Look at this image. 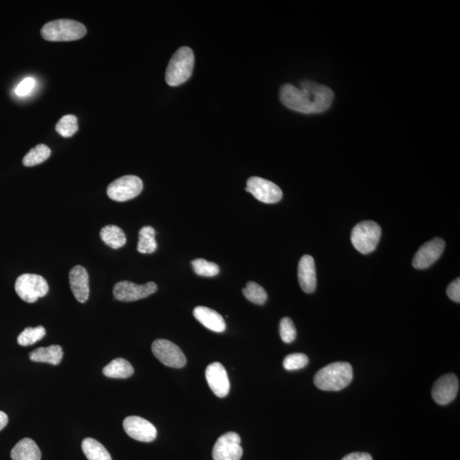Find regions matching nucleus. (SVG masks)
Returning <instances> with one entry per match:
<instances>
[{"label": "nucleus", "mask_w": 460, "mask_h": 460, "mask_svg": "<svg viewBox=\"0 0 460 460\" xmlns=\"http://www.w3.org/2000/svg\"><path fill=\"white\" fill-rule=\"evenodd\" d=\"M103 374L112 378H128L134 374V368L128 360L114 359L103 368Z\"/></svg>", "instance_id": "nucleus-21"}, {"label": "nucleus", "mask_w": 460, "mask_h": 460, "mask_svg": "<svg viewBox=\"0 0 460 460\" xmlns=\"http://www.w3.org/2000/svg\"><path fill=\"white\" fill-rule=\"evenodd\" d=\"M194 271L198 275L213 277L220 273V267L216 263L208 262L203 259H198L191 262Z\"/></svg>", "instance_id": "nucleus-29"}, {"label": "nucleus", "mask_w": 460, "mask_h": 460, "mask_svg": "<svg viewBox=\"0 0 460 460\" xmlns=\"http://www.w3.org/2000/svg\"><path fill=\"white\" fill-rule=\"evenodd\" d=\"M69 284L76 300L86 302L90 296L89 275L82 266H77L69 272Z\"/></svg>", "instance_id": "nucleus-16"}, {"label": "nucleus", "mask_w": 460, "mask_h": 460, "mask_svg": "<svg viewBox=\"0 0 460 460\" xmlns=\"http://www.w3.org/2000/svg\"><path fill=\"white\" fill-rule=\"evenodd\" d=\"M447 294L448 298L456 302H460V279H456L447 286Z\"/></svg>", "instance_id": "nucleus-33"}, {"label": "nucleus", "mask_w": 460, "mask_h": 460, "mask_svg": "<svg viewBox=\"0 0 460 460\" xmlns=\"http://www.w3.org/2000/svg\"><path fill=\"white\" fill-rule=\"evenodd\" d=\"M245 191L266 204L279 202L283 195L282 190L276 184L259 176H252L247 180Z\"/></svg>", "instance_id": "nucleus-9"}, {"label": "nucleus", "mask_w": 460, "mask_h": 460, "mask_svg": "<svg viewBox=\"0 0 460 460\" xmlns=\"http://www.w3.org/2000/svg\"><path fill=\"white\" fill-rule=\"evenodd\" d=\"M15 290L22 300L33 304L38 298L47 294L49 286L46 279L41 275L24 274L17 278Z\"/></svg>", "instance_id": "nucleus-6"}, {"label": "nucleus", "mask_w": 460, "mask_h": 460, "mask_svg": "<svg viewBox=\"0 0 460 460\" xmlns=\"http://www.w3.org/2000/svg\"><path fill=\"white\" fill-rule=\"evenodd\" d=\"M342 460H373V458L367 452H352L345 456Z\"/></svg>", "instance_id": "nucleus-34"}, {"label": "nucleus", "mask_w": 460, "mask_h": 460, "mask_svg": "<svg viewBox=\"0 0 460 460\" xmlns=\"http://www.w3.org/2000/svg\"><path fill=\"white\" fill-rule=\"evenodd\" d=\"M381 237V228L374 221H363L355 225L351 232V243L354 247L362 253L373 252Z\"/></svg>", "instance_id": "nucleus-5"}, {"label": "nucleus", "mask_w": 460, "mask_h": 460, "mask_svg": "<svg viewBox=\"0 0 460 460\" xmlns=\"http://www.w3.org/2000/svg\"><path fill=\"white\" fill-rule=\"evenodd\" d=\"M333 92L324 84L305 80L298 88L286 84L279 90V99L289 109L302 114H320L331 107Z\"/></svg>", "instance_id": "nucleus-1"}, {"label": "nucleus", "mask_w": 460, "mask_h": 460, "mask_svg": "<svg viewBox=\"0 0 460 460\" xmlns=\"http://www.w3.org/2000/svg\"><path fill=\"white\" fill-rule=\"evenodd\" d=\"M243 293L247 300L253 304L263 305L267 301L268 295L263 287L259 285L258 283L249 282L247 286L243 290Z\"/></svg>", "instance_id": "nucleus-26"}, {"label": "nucleus", "mask_w": 460, "mask_h": 460, "mask_svg": "<svg viewBox=\"0 0 460 460\" xmlns=\"http://www.w3.org/2000/svg\"><path fill=\"white\" fill-rule=\"evenodd\" d=\"M459 383L454 374L443 376L434 383L432 389V397L436 404L447 405L457 397Z\"/></svg>", "instance_id": "nucleus-14"}, {"label": "nucleus", "mask_w": 460, "mask_h": 460, "mask_svg": "<svg viewBox=\"0 0 460 460\" xmlns=\"http://www.w3.org/2000/svg\"><path fill=\"white\" fill-rule=\"evenodd\" d=\"M207 383L213 392L218 397L228 396L230 383L227 371L220 362H213L206 370Z\"/></svg>", "instance_id": "nucleus-15"}, {"label": "nucleus", "mask_w": 460, "mask_h": 460, "mask_svg": "<svg viewBox=\"0 0 460 460\" xmlns=\"http://www.w3.org/2000/svg\"><path fill=\"white\" fill-rule=\"evenodd\" d=\"M126 434L139 442L151 443L156 438L157 429L151 422L137 416H130L123 422Z\"/></svg>", "instance_id": "nucleus-12"}, {"label": "nucleus", "mask_w": 460, "mask_h": 460, "mask_svg": "<svg viewBox=\"0 0 460 460\" xmlns=\"http://www.w3.org/2000/svg\"><path fill=\"white\" fill-rule=\"evenodd\" d=\"M445 243L440 238H435L422 245L413 260V266L417 270H425L431 266L442 256Z\"/></svg>", "instance_id": "nucleus-13"}, {"label": "nucleus", "mask_w": 460, "mask_h": 460, "mask_svg": "<svg viewBox=\"0 0 460 460\" xmlns=\"http://www.w3.org/2000/svg\"><path fill=\"white\" fill-rule=\"evenodd\" d=\"M78 130V120L72 114L65 115L56 125V132L63 137L74 136Z\"/></svg>", "instance_id": "nucleus-28"}, {"label": "nucleus", "mask_w": 460, "mask_h": 460, "mask_svg": "<svg viewBox=\"0 0 460 460\" xmlns=\"http://www.w3.org/2000/svg\"><path fill=\"white\" fill-rule=\"evenodd\" d=\"M10 457L13 460H40L41 452L33 440L24 438L11 450Z\"/></svg>", "instance_id": "nucleus-19"}, {"label": "nucleus", "mask_w": 460, "mask_h": 460, "mask_svg": "<svg viewBox=\"0 0 460 460\" xmlns=\"http://www.w3.org/2000/svg\"><path fill=\"white\" fill-rule=\"evenodd\" d=\"M86 28L82 22L60 19L46 23L41 29V36L48 41H75L86 36Z\"/></svg>", "instance_id": "nucleus-4"}, {"label": "nucleus", "mask_w": 460, "mask_h": 460, "mask_svg": "<svg viewBox=\"0 0 460 460\" xmlns=\"http://www.w3.org/2000/svg\"><path fill=\"white\" fill-rule=\"evenodd\" d=\"M45 336V329L42 325L37 328H26L18 336L17 342L21 346H29L43 339Z\"/></svg>", "instance_id": "nucleus-27"}, {"label": "nucleus", "mask_w": 460, "mask_h": 460, "mask_svg": "<svg viewBox=\"0 0 460 460\" xmlns=\"http://www.w3.org/2000/svg\"><path fill=\"white\" fill-rule=\"evenodd\" d=\"M298 282L302 291L312 293L316 289V273L314 260L312 256H302L298 263Z\"/></svg>", "instance_id": "nucleus-17"}, {"label": "nucleus", "mask_w": 460, "mask_h": 460, "mask_svg": "<svg viewBox=\"0 0 460 460\" xmlns=\"http://www.w3.org/2000/svg\"><path fill=\"white\" fill-rule=\"evenodd\" d=\"M353 379L350 363L337 362L321 368L314 378L318 389L325 391H339L346 388Z\"/></svg>", "instance_id": "nucleus-2"}, {"label": "nucleus", "mask_w": 460, "mask_h": 460, "mask_svg": "<svg viewBox=\"0 0 460 460\" xmlns=\"http://www.w3.org/2000/svg\"><path fill=\"white\" fill-rule=\"evenodd\" d=\"M194 316L197 320L210 331L224 332L226 324L224 317L215 310L204 306H198L194 309Z\"/></svg>", "instance_id": "nucleus-18"}, {"label": "nucleus", "mask_w": 460, "mask_h": 460, "mask_svg": "<svg viewBox=\"0 0 460 460\" xmlns=\"http://www.w3.org/2000/svg\"><path fill=\"white\" fill-rule=\"evenodd\" d=\"M156 249L155 230L151 226H145L139 231L137 251L144 254H151Z\"/></svg>", "instance_id": "nucleus-24"}, {"label": "nucleus", "mask_w": 460, "mask_h": 460, "mask_svg": "<svg viewBox=\"0 0 460 460\" xmlns=\"http://www.w3.org/2000/svg\"><path fill=\"white\" fill-rule=\"evenodd\" d=\"M8 420H8L6 413L0 411V431H1L2 429L6 427Z\"/></svg>", "instance_id": "nucleus-35"}, {"label": "nucleus", "mask_w": 460, "mask_h": 460, "mask_svg": "<svg viewBox=\"0 0 460 460\" xmlns=\"http://www.w3.org/2000/svg\"><path fill=\"white\" fill-rule=\"evenodd\" d=\"M63 358V348L59 345L38 348L29 354V358L33 362L49 363L54 366L59 365Z\"/></svg>", "instance_id": "nucleus-20"}, {"label": "nucleus", "mask_w": 460, "mask_h": 460, "mask_svg": "<svg viewBox=\"0 0 460 460\" xmlns=\"http://www.w3.org/2000/svg\"><path fill=\"white\" fill-rule=\"evenodd\" d=\"M36 82L33 78L28 77L20 82L18 84L17 88H15V94L19 95V97H25L31 93V91H33L34 86H36Z\"/></svg>", "instance_id": "nucleus-32"}, {"label": "nucleus", "mask_w": 460, "mask_h": 460, "mask_svg": "<svg viewBox=\"0 0 460 460\" xmlns=\"http://www.w3.org/2000/svg\"><path fill=\"white\" fill-rule=\"evenodd\" d=\"M101 239L107 245L113 249H118L126 243L124 231L116 225H107L100 232Z\"/></svg>", "instance_id": "nucleus-22"}, {"label": "nucleus", "mask_w": 460, "mask_h": 460, "mask_svg": "<svg viewBox=\"0 0 460 460\" xmlns=\"http://www.w3.org/2000/svg\"><path fill=\"white\" fill-rule=\"evenodd\" d=\"M51 148L45 144H38L26 153L22 164L26 167L37 166L45 162L51 156Z\"/></svg>", "instance_id": "nucleus-25"}, {"label": "nucleus", "mask_w": 460, "mask_h": 460, "mask_svg": "<svg viewBox=\"0 0 460 460\" xmlns=\"http://www.w3.org/2000/svg\"><path fill=\"white\" fill-rule=\"evenodd\" d=\"M309 363V358L302 353L290 354L284 359L283 366L287 371H294L304 368Z\"/></svg>", "instance_id": "nucleus-30"}, {"label": "nucleus", "mask_w": 460, "mask_h": 460, "mask_svg": "<svg viewBox=\"0 0 460 460\" xmlns=\"http://www.w3.org/2000/svg\"><path fill=\"white\" fill-rule=\"evenodd\" d=\"M279 335L283 342L290 344L296 339L297 331L293 321L289 317H284L279 323Z\"/></svg>", "instance_id": "nucleus-31"}, {"label": "nucleus", "mask_w": 460, "mask_h": 460, "mask_svg": "<svg viewBox=\"0 0 460 460\" xmlns=\"http://www.w3.org/2000/svg\"><path fill=\"white\" fill-rule=\"evenodd\" d=\"M82 447L88 460H112L109 452L97 440L86 438L83 440Z\"/></svg>", "instance_id": "nucleus-23"}, {"label": "nucleus", "mask_w": 460, "mask_h": 460, "mask_svg": "<svg viewBox=\"0 0 460 460\" xmlns=\"http://www.w3.org/2000/svg\"><path fill=\"white\" fill-rule=\"evenodd\" d=\"M157 291L155 282H148L144 285L124 281L115 284L114 296L118 301L133 302L151 296Z\"/></svg>", "instance_id": "nucleus-10"}, {"label": "nucleus", "mask_w": 460, "mask_h": 460, "mask_svg": "<svg viewBox=\"0 0 460 460\" xmlns=\"http://www.w3.org/2000/svg\"><path fill=\"white\" fill-rule=\"evenodd\" d=\"M152 351L164 366L182 368L186 365L187 360L181 348L167 339H157L152 344Z\"/></svg>", "instance_id": "nucleus-8"}, {"label": "nucleus", "mask_w": 460, "mask_h": 460, "mask_svg": "<svg viewBox=\"0 0 460 460\" xmlns=\"http://www.w3.org/2000/svg\"><path fill=\"white\" fill-rule=\"evenodd\" d=\"M240 437L235 432H229L217 439L214 445V460H240L243 450L240 446Z\"/></svg>", "instance_id": "nucleus-11"}, {"label": "nucleus", "mask_w": 460, "mask_h": 460, "mask_svg": "<svg viewBox=\"0 0 460 460\" xmlns=\"http://www.w3.org/2000/svg\"><path fill=\"white\" fill-rule=\"evenodd\" d=\"M194 55L190 47L184 46L178 49L169 61L166 72V82L170 86H178L189 80L193 72Z\"/></svg>", "instance_id": "nucleus-3"}, {"label": "nucleus", "mask_w": 460, "mask_h": 460, "mask_svg": "<svg viewBox=\"0 0 460 460\" xmlns=\"http://www.w3.org/2000/svg\"><path fill=\"white\" fill-rule=\"evenodd\" d=\"M144 183L137 176L128 175L114 180L107 187V194L111 199L125 202L136 198L143 190Z\"/></svg>", "instance_id": "nucleus-7"}]
</instances>
